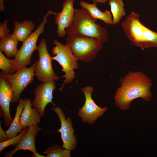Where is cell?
Segmentation results:
<instances>
[{
  "label": "cell",
  "mask_w": 157,
  "mask_h": 157,
  "mask_svg": "<svg viewBox=\"0 0 157 157\" xmlns=\"http://www.w3.org/2000/svg\"><path fill=\"white\" fill-rule=\"evenodd\" d=\"M120 82V87L117 90L114 99L120 109L129 108L131 101L136 99L140 98L145 101L151 99V81L143 72H129Z\"/></svg>",
  "instance_id": "obj_1"
},
{
  "label": "cell",
  "mask_w": 157,
  "mask_h": 157,
  "mask_svg": "<svg viewBox=\"0 0 157 157\" xmlns=\"http://www.w3.org/2000/svg\"><path fill=\"white\" fill-rule=\"evenodd\" d=\"M121 25L126 35L135 46L143 50L157 47V33L140 22L138 14L132 11Z\"/></svg>",
  "instance_id": "obj_2"
},
{
  "label": "cell",
  "mask_w": 157,
  "mask_h": 157,
  "mask_svg": "<svg viewBox=\"0 0 157 157\" xmlns=\"http://www.w3.org/2000/svg\"><path fill=\"white\" fill-rule=\"evenodd\" d=\"M67 33L66 45L78 60L92 62L103 47V44L97 39L79 34L71 28Z\"/></svg>",
  "instance_id": "obj_3"
},
{
  "label": "cell",
  "mask_w": 157,
  "mask_h": 157,
  "mask_svg": "<svg viewBox=\"0 0 157 157\" xmlns=\"http://www.w3.org/2000/svg\"><path fill=\"white\" fill-rule=\"evenodd\" d=\"M85 9H75L72 24L70 28L79 34L97 39L103 44L108 41V32Z\"/></svg>",
  "instance_id": "obj_4"
},
{
  "label": "cell",
  "mask_w": 157,
  "mask_h": 157,
  "mask_svg": "<svg viewBox=\"0 0 157 157\" xmlns=\"http://www.w3.org/2000/svg\"><path fill=\"white\" fill-rule=\"evenodd\" d=\"M57 13L51 10H47L42 21L36 29L22 42V44L14 59L17 71L31 64L33 53L35 50H37V40L40 35L44 31V26L47 22L48 16L51 15L56 16Z\"/></svg>",
  "instance_id": "obj_5"
},
{
  "label": "cell",
  "mask_w": 157,
  "mask_h": 157,
  "mask_svg": "<svg viewBox=\"0 0 157 157\" xmlns=\"http://www.w3.org/2000/svg\"><path fill=\"white\" fill-rule=\"evenodd\" d=\"M55 45L52 52L55 56L52 57L53 60L57 61L62 67V71L64 73L60 76L65 78L63 83L59 90L62 91L66 84L71 83L75 78L74 70L78 66V59L73 55L68 47L56 39L53 41Z\"/></svg>",
  "instance_id": "obj_6"
},
{
  "label": "cell",
  "mask_w": 157,
  "mask_h": 157,
  "mask_svg": "<svg viewBox=\"0 0 157 157\" xmlns=\"http://www.w3.org/2000/svg\"><path fill=\"white\" fill-rule=\"evenodd\" d=\"M36 62V61L29 67L25 66L21 68L14 74H8L0 72V76L8 81L11 87L13 94L11 102L12 103L19 101L22 92L33 81Z\"/></svg>",
  "instance_id": "obj_7"
},
{
  "label": "cell",
  "mask_w": 157,
  "mask_h": 157,
  "mask_svg": "<svg viewBox=\"0 0 157 157\" xmlns=\"http://www.w3.org/2000/svg\"><path fill=\"white\" fill-rule=\"evenodd\" d=\"M39 59L37 61L34 73L37 79L42 82L56 81L60 77L55 73L52 66V58L47 49L44 38L40 42L37 49Z\"/></svg>",
  "instance_id": "obj_8"
},
{
  "label": "cell",
  "mask_w": 157,
  "mask_h": 157,
  "mask_svg": "<svg viewBox=\"0 0 157 157\" xmlns=\"http://www.w3.org/2000/svg\"><path fill=\"white\" fill-rule=\"evenodd\" d=\"M84 94L85 101L83 106L78 109V116H80L83 122L92 124L101 116L106 111L107 108L98 106L92 97L94 89L91 86L81 88Z\"/></svg>",
  "instance_id": "obj_9"
},
{
  "label": "cell",
  "mask_w": 157,
  "mask_h": 157,
  "mask_svg": "<svg viewBox=\"0 0 157 157\" xmlns=\"http://www.w3.org/2000/svg\"><path fill=\"white\" fill-rule=\"evenodd\" d=\"M56 88L55 81L42 82L36 87L34 92L35 97L31 104L40 117L44 115L45 108L47 104L51 103L55 106L52 100L53 92Z\"/></svg>",
  "instance_id": "obj_10"
},
{
  "label": "cell",
  "mask_w": 157,
  "mask_h": 157,
  "mask_svg": "<svg viewBox=\"0 0 157 157\" xmlns=\"http://www.w3.org/2000/svg\"><path fill=\"white\" fill-rule=\"evenodd\" d=\"M51 109L57 114L59 117L61 126L58 131L61 133L63 142L62 148L71 151L76 148L77 141L71 119L69 117L66 118L62 110L58 107H53Z\"/></svg>",
  "instance_id": "obj_11"
},
{
  "label": "cell",
  "mask_w": 157,
  "mask_h": 157,
  "mask_svg": "<svg viewBox=\"0 0 157 157\" xmlns=\"http://www.w3.org/2000/svg\"><path fill=\"white\" fill-rule=\"evenodd\" d=\"M74 0H66L63 2L62 9L57 13L55 19V24L57 25L56 33L60 38L66 35L67 31L72 26L75 13L74 8Z\"/></svg>",
  "instance_id": "obj_12"
},
{
  "label": "cell",
  "mask_w": 157,
  "mask_h": 157,
  "mask_svg": "<svg viewBox=\"0 0 157 157\" xmlns=\"http://www.w3.org/2000/svg\"><path fill=\"white\" fill-rule=\"evenodd\" d=\"M13 92L8 82L0 76V105L3 113L5 124L10 126L12 121L10 111V105L13 98Z\"/></svg>",
  "instance_id": "obj_13"
},
{
  "label": "cell",
  "mask_w": 157,
  "mask_h": 157,
  "mask_svg": "<svg viewBox=\"0 0 157 157\" xmlns=\"http://www.w3.org/2000/svg\"><path fill=\"white\" fill-rule=\"evenodd\" d=\"M28 131L26 134L19 143L16 146L13 150L6 153L4 156L11 157L17 151L20 150H28L33 154L37 151L35 140L36 136L41 129L38 125H31L28 127Z\"/></svg>",
  "instance_id": "obj_14"
},
{
  "label": "cell",
  "mask_w": 157,
  "mask_h": 157,
  "mask_svg": "<svg viewBox=\"0 0 157 157\" xmlns=\"http://www.w3.org/2000/svg\"><path fill=\"white\" fill-rule=\"evenodd\" d=\"M24 106L19 119V127L22 130L31 125H38L40 122V117L35 108H32L30 99H24Z\"/></svg>",
  "instance_id": "obj_15"
},
{
  "label": "cell",
  "mask_w": 157,
  "mask_h": 157,
  "mask_svg": "<svg viewBox=\"0 0 157 157\" xmlns=\"http://www.w3.org/2000/svg\"><path fill=\"white\" fill-rule=\"evenodd\" d=\"M79 4L94 18L101 20L108 25H113L112 15L108 10L102 12L97 7L96 3H89L83 1H80Z\"/></svg>",
  "instance_id": "obj_16"
},
{
  "label": "cell",
  "mask_w": 157,
  "mask_h": 157,
  "mask_svg": "<svg viewBox=\"0 0 157 157\" xmlns=\"http://www.w3.org/2000/svg\"><path fill=\"white\" fill-rule=\"evenodd\" d=\"M35 25L30 20H24L22 22L17 21L14 22L13 33L19 42H23L35 28Z\"/></svg>",
  "instance_id": "obj_17"
},
{
  "label": "cell",
  "mask_w": 157,
  "mask_h": 157,
  "mask_svg": "<svg viewBox=\"0 0 157 157\" xmlns=\"http://www.w3.org/2000/svg\"><path fill=\"white\" fill-rule=\"evenodd\" d=\"M18 42L13 33L9 34L0 40V50L4 52L8 58L15 56L18 50L17 49Z\"/></svg>",
  "instance_id": "obj_18"
},
{
  "label": "cell",
  "mask_w": 157,
  "mask_h": 157,
  "mask_svg": "<svg viewBox=\"0 0 157 157\" xmlns=\"http://www.w3.org/2000/svg\"><path fill=\"white\" fill-rule=\"evenodd\" d=\"M17 106L15 117L9 129L5 131L9 138L16 136L17 133L22 131L19 125V119L24 106V99H20Z\"/></svg>",
  "instance_id": "obj_19"
},
{
  "label": "cell",
  "mask_w": 157,
  "mask_h": 157,
  "mask_svg": "<svg viewBox=\"0 0 157 157\" xmlns=\"http://www.w3.org/2000/svg\"><path fill=\"white\" fill-rule=\"evenodd\" d=\"M108 4L113 16V25H115L125 16L123 2L122 0H108Z\"/></svg>",
  "instance_id": "obj_20"
},
{
  "label": "cell",
  "mask_w": 157,
  "mask_h": 157,
  "mask_svg": "<svg viewBox=\"0 0 157 157\" xmlns=\"http://www.w3.org/2000/svg\"><path fill=\"white\" fill-rule=\"evenodd\" d=\"M0 69L4 74H11L17 71L14 59L6 58L0 50Z\"/></svg>",
  "instance_id": "obj_21"
},
{
  "label": "cell",
  "mask_w": 157,
  "mask_h": 157,
  "mask_svg": "<svg viewBox=\"0 0 157 157\" xmlns=\"http://www.w3.org/2000/svg\"><path fill=\"white\" fill-rule=\"evenodd\" d=\"M70 151L61 148L60 146L56 145L50 146L44 152L47 154L46 157H70Z\"/></svg>",
  "instance_id": "obj_22"
},
{
  "label": "cell",
  "mask_w": 157,
  "mask_h": 157,
  "mask_svg": "<svg viewBox=\"0 0 157 157\" xmlns=\"http://www.w3.org/2000/svg\"><path fill=\"white\" fill-rule=\"evenodd\" d=\"M28 129V127H26L19 135L5 141L1 142L0 143V152L10 145L16 146L19 144L27 133Z\"/></svg>",
  "instance_id": "obj_23"
},
{
  "label": "cell",
  "mask_w": 157,
  "mask_h": 157,
  "mask_svg": "<svg viewBox=\"0 0 157 157\" xmlns=\"http://www.w3.org/2000/svg\"><path fill=\"white\" fill-rule=\"evenodd\" d=\"M8 21L6 19L3 23L0 24V40L1 39L9 33L10 30L7 27Z\"/></svg>",
  "instance_id": "obj_24"
},
{
  "label": "cell",
  "mask_w": 157,
  "mask_h": 157,
  "mask_svg": "<svg viewBox=\"0 0 157 157\" xmlns=\"http://www.w3.org/2000/svg\"><path fill=\"white\" fill-rule=\"evenodd\" d=\"M9 138L8 136L5 131L3 130L1 125L0 124V141L1 142L5 141L9 139Z\"/></svg>",
  "instance_id": "obj_25"
},
{
  "label": "cell",
  "mask_w": 157,
  "mask_h": 157,
  "mask_svg": "<svg viewBox=\"0 0 157 157\" xmlns=\"http://www.w3.org/2000/svg\"><path fill=\"white\" fill-rule=\"evenodd\" d=\"M0 10L2 12L4 11L5 6L4 3V0H0Z\"/></svg>",
  "instance_id": "obj_26"
},
{
  "label": "cell",
  "mask_w": 157,
  "mask_h": 157,
  "mask_svg": "<svg viewBox=\"0 0 157 157\" xmlns=\"http://www.w3.org/2000/svg\"><path fill=\"white\" fill-rule=\"evenodd\" d=\"M108 0H92L93 3H106Z\"/></svg>",
  "instance_id": "obj_27"
},
{
  "label": "cell",
  "mask_w": 157,
  "mask_h": 157,
  "mask_svg": "<svg viewBox=\"0 0 157 157\" xmlns=\"http://www.w3.org/2000/svg\"><path fill=\"white\" fill-rule=\"evenodd\" d=\"M33 156L34 157H46V156L40 154L37 151L33 154Z\"/></svg>",
  "instance_id": "obj_28"
}]
</instances>
